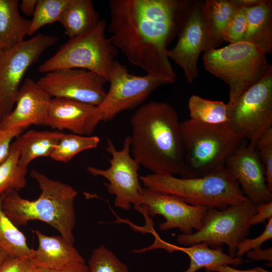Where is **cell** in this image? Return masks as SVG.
<instances>
[{
  "instance_id": "9",
  "label": "cell",
  "mask_w": 272,
  "mask_h": 272,
  "mask_svg": "<svg viewBox=\"0 0 272 272\" xmlns=\"http://www.w3.org/2000/svg\"><path fill=\"white\" fill-rule=\"evenodd\" d=\"M255 206L249 200L220 210L208 208L201 227L190 234H179L178 243L183 245L206 243L210 247L227 245L228 254L235 256L239 243L249 234L250 219L256 213Z\"/></svg>"
},
{
  "instance_id": "35",
  "label": "cell",
  "mask_w": 272,
  "mask_h": 272,
  "mask_svg": "<svg viewBox=\"0 0 272 272\" xmlns=\"http://www.w3.org/2000/svg\"><path fill=\"white\" fill-rule=\"evenodd\" d=\"M37 268L30 258L8 255L0 263V272H31Z\"/></svg>"
},
{
  "instance_id": "36",
  "label": "cell",
  "mask_w": 272,
  "mask_h": 272,
  "mask_svg": "<svg viewBox=\"0 0 272 272\" xmlns=\"http://www.w3.org/2000/svg\"><path fill=\"white\" fill-rule=\"evenodd\" d=\"M24 129H4L0 127V163L8 156L13 140L21 134Z\"/></svg>"
},
{
  "instance_id": "30",
  "label": "cell",
  "mask_w": 272,
  "mask_h": 272,
  "mask_svg": "<svg viewBox=\"0 0 272 272\" xmlns=\"http://www.w3.org/2000/svg\"><path fill=\"white\" fill-rule=\"evenodd\" d=\"M70 0H38L31 20L28 35H32L46 25L59 22Z\"/></svg>"
},
{
  "instance_id": "29",
  "label": "cell",
  "mask_w": 272,
  "mask_h": 272,
  "mask_svg": "<svg viewBox=\"0 0 272 272\" xmlns=\"http://www.w3.org/2000/svg\"><path fill=\"white\" fill-rule=\"evenodd\" d=\"M99 142L100 139L96 135L63 133L50 157L58 162L67 163L79 153L96 148Z\"/></svg>"
},
{
  "instance_id": "7",
  "label": "cell",
  "mask_w": 272,
  "mask_h": 272,
  "mask_svg": "<svg viewBox=\"0 0 272 272\" xmlns=\"http://www.w3.org/2000/svg\"><path fill=\"white\" fill-rule=\"evenodd\" d=\"M106 22L101 19L92 30L70 38L55 54L39 67L46 73L60 69L87 70L105 78L116 60L117 49L106 35Z\"/></svg>"
},
{
  "instance_id": "14",
  "label": "cell",
  "mask_w": 272,
  "mask_h": 272,
  "mask_svg": "<svg viewBox=\"0 0 272 272\" xmlns=\"http://www.w3.org/2000/svg\"><path fill=\"white\" fill-rule=\"evenodd\" d=\"M135 209L148 216L164 217L165 221L159 226L161 231L177 228L181 234L188 235L193 229L197 231L201 227L208 208L192 206L174 196L144 187L141 190L140 205Z\"/></svg>"
},
{
  "instance_id": "20",
  "label": "cell",
  "mask_w": 272,
  "mask_h": 272,
  "mask_svg": "<svg viewBox=\"0 0 272 272\" xmlns=\"http://www.w3.org/2000/svg\"><path fill=\"white\" fill-rule=\"evenodd\" d=\"M155 241L149 248L139 250L142 252L152 249H163L168 252L180 251L186 253L190 259L188 268L184 272H196L202 268L220 264L232 265L234 266L241 264L243 259L241 257L232 256L223 252L222 247L213 248L206 243H199L185 247H180L170 244L154 234Z\"/></svg>"
},
{
  "instance_id": "43",
  "label": "cell",
  "mask_w": 272,
  "mask_h": 272,
  "mask_svg": "<svg viewBox=\"0 0 272 272\" xmlns=\"http://www.w3.org/2000/svg\"><path fill=\"white\" fill-rule=\"evenodd\" d=\"M3 51V49H2V48H1V47L0 46V56L2 54Z\"/></svg>"
},
{
  "instance_id": "41",
  "label": "cell",
  "mask_w": 272,
  "mask_h": 272,
  "mask_svg": "<svg viewBox=\"0 0 272 272\" xmlns=\"http://www.w3.org/2000/svg\"><path fill=\"white\" fill-rule=\"evenodd\" d=\"M38 0H23L19 3V8L27 16H33L36 9Z\"/></svg>"
},
{
  "instance_id": "15",
  "label": "cell",
  "mask_w": 272,
  "mask_h": 272,
  "mask_svg": "<svg viewBox=\"0 0 272 272\" xmlns=\"http://www.w3.org/2000/svg\"><path fill=\"white\" fill-rule=\"evenodd\" d=\"M202 1L191 3L178 31L175 45L167 51V56L183 70L188 83L199 75L197 62L200 53L207 49Z\"/></svg>"
},
{
  "instance_id": "17",
  "label": "cell",
  "mask_w": 272,
  "mask_h": 272,
  "mask_svg": "<svg viewBox=\"0 0 272 272\" xmlns=\"http://www.w3.org/2000/svg\"><path fill=\"white\" fill-rule=\"evenodd\" d=\"M51 97L32 79L22 84L12 111L0 121L4 129H25L32 125H45Z\"/></svg>"
},
{
  "instance_id": "6",
  "label": "cell",
  "mask_w": 272,
  "mask_h": 272,
  "mask_svg": "<svg viewBox=\"0 0 272 272\" xmlns=\"http://www.w3.org/2000/svg\"><path fill=\"white\" fill-rule=\"evenodd\" d=\"M185 172L183 177L202 176L225 163L243 140L227 123L209 124L190 119L180 122Z\"/></svg>"
},
{
  "instance_id": "5",
  "label": "cell",
  "mask_w": 272,
  "mask_h": 272,
  "mask_svg": "<svg viewBox=\"0 0 272 272\" xmlns=\"http://www.w3.org/2000/svg\"><path fill=\"white\" fill-rule=\"evenodd\" d=\"M206 69L229 87V106L272 70L266 54L242 41L204 51Z\"/></svg>"
},
{
  "instance_id": "12",
  "label": "cell",
  "mask_w": 272,
  "mask_h": 272,
  "mask_svg": "<svg viewBox=\"0 0 272 272\" xmlns=\"http://www.w3.org/2000/svg\"><path fill=\"white\" fill-rule=\"evenodd\" d=\"M130 136H126L120 150H117L110 139L107 140L106 150L111 157L108 159L110 166L107 169L93 166L87 167L93 176H101L108 182H105L107 191L115 196L114 206L124 211L140 205L143 187L140 184L138 173L140 165L130 154Z\"/></svg>"
},
{
  "instance_id": "11",
  "label": "cell",
  "mask_w": 272,
  "mask_h": 272,
  "mask_svg": "<svg viewBox=\"0 0 272 272\" xmlns=\"http://www.w3.org/2000/svg\"><path fill=\"white\" fill-rule=\"evenodd\" d=\"M58 40L57 37L40 34L3 51L0 56V121L14 107L29 67Z\"/></svg>"
},
{
  "instance_id": "27",
  "label": "cell",
  "mask_w": 272,
  "mask_h": 272,
  "mask_svg": "<svg viewBox=\"0 0 272 272\" xmlns=\"http://www.w3.org/2000/svg\"><path fill=\"white\" fill-rule=\"evenodd\" d=\"M4 196H0V247L8 255L31 258L33 249L29 247L25 236L3 211Z\"/></svg>"
},
{
  "instance_id": "2",
  "label": "cell",
  "mask_w": 272,
  "mask_h": 272,
  "mask_svg": "<svg viewBox=\"0 0 272 272\" xmlns=\"http://www.w3.org/2000/svg\"><path fill=\"white\" fill-rule=\"evenodd\" d=\"M130 154L152 173L183 177L185 172L183 143L178 114L170 104L152 101L132 115Z\"/></svg>"
},
{
  "instance_id": "16",
  "label": "cell",
  "mask_w": 272,
  "mask_h": 272,
  "mask_svg": "<svg viewBox=\"0 0 272 272\" xmlns=\"http://www.w3.org/2000/svg\"><path fill=\"white\" fill-rule=\"evenodd\" d=\"M224 166L238 183L243 193L254 205L272 201L265 170L256 149L243 140L227 159Z\"/></svg>"
},
{
  "instance_id": "25",
  "label": "cell",
  "mask_w": 272,
  "mask_h": 272,
  "mask_svg": "<svg viewBox=\"0 0 272 272\" xmlns=\"http://www.w3.org/2000/svg\"><path fill=\"white\" fill-rule=\"evenodd\" d=\"M63 132L58 130H29L16 140L20 150L21 165L28 167L33 160L50 156Z\"/></svg>"
},
{
  "instance_id": "32",
  "label": "cell",
  "mask_w": 272,
  "mask_h": 272,
  "mask_svg": "<svg viewBox=\"0 0 272 272\" xmlns=\"http://www.w3.org/2000/svg\"><path fill=\"white\" fill-rule=\"evenodd\" d=\"M255 149L264 168L267 187L272 191V126L260 135Z\"/></svg>"
},
{
  "instance_id": "44",
  "label": "cell",
  "mask_w": 272,
  "mask_h": 272,
  "mask_svg": "<svg viewBox=\"0 0 272 272\" xmlns=\"http://www.w3.org/2000/svg\"><path fill=\"white\" fill-rule=\"evenodd\" d=\"M31 272H38V271L37 270L36 268L34 270L31 271Z\"/></svg>"
},
{
  "instance_id": "21",
  "label": "cell",
  "mask_w": 272,
  "mask_h": 272,
  "mask_svg": "<svg viewBox=\"0 0 272 272\" xmlns=\"http://www.w3.org/2000/svg\"><path fill=\"white\" fill-rule=\"evenodd\" d=\"M247 28L243 41L254 45L265 54L272 51V3L263 0L260 3L244 7Z\"/></svg>"
},
{
  "instance_id": "1",
  "label": "cell",
  "mask_w": 272,
  "mask_h": 272,
  "mask_svg": "<svg viewBox=\"0 0 272 272\" xmlns=\"http://www.w3.org/2000/svg\"><path fill=\"white\" fill-rule=\"evenodd\" d=\"M191 3L109 0V38L132 64L173 83L176 74L167 56V47L177 35Z\"/></svg>"
},
{
  "instance_id": "26",
  "label": "cell",
  "mask_w": 272,
  "mask_h": 272,
  "mask_svg": "<svg viewBox=\"0 0 272 272\" xmlns=\"http://www.w3.org/2000/svg\"><path fill=\"white\" fill-rule=\"evenodd\" d=\"M20 150L15 140L8 156L0 163V196L12 191H19L25 187L28 167L20 164Z\"/></svg>"
},
{
  "instance_id": "24",
  "label": "cell",
  "mask_w": 272,
  "mask_h": 272,
  "mask_svg": "<svg viewBox=\"0 0 272 272\" xmlns=\"http://www.w3.org/2000/svg\"><path fill=\"white\" fill-rule=\"evenodd\" d=\"M100 20L91 0H70L59 22L65 34L72 38L92 30Z\"/></svg>"
},
{
  "instance_id": "34",
  "label": "cell",
  "mask_w": 272,
  "mask_h": 272,
  "mask_svg": "<svg viewBox=\"0 0 272 272\" xmlns=\"http://www.w3.org/2000/svg\"><path fill=\"white\" fill-rule=\"evenodd\" d=\"M272 238V218L268 220L263 231L254 238H245L238 245L235 256L242 257L250 250L260 248L263 243Z\"/></svg>"
},
{
  "instance_id": "10",
  "label": "cell",
  "mask_w": 272,
  "mask_h": 272,
  "mask_svg": "<svg viewBox=\"0 0 272 272\" xmlns=\"http://www.w3.org/2000/svg\"><path fill=\"white\" fill-rule=\"evenodd\" d=\"M228 118L230 129L255 149L260 135L272 126V70L228 105Z\"/></svg>"
},
{
  "instance_id": "13",
  "label": "cell",
  "mask_w": 272,
  "mask_h": 272,
  "mask_svg": "<svg viewBox=\"0 0 272 272\" xmlns=\"http://www.w3.org/2000/svg\"><path fill=\"white\" fill-rule=\"evenodd\" d=\"M51 98L75 100L95 106L104 99L107 80L94 72L65 68L45 74L37 82Z\"/></svg>"
},
{
  "instance_id": "42",
  "label": "cell",
  "mask_w": 272,
  "mask_h": 272,
  "mask_svg": "<svg viewBox=\"0 0 272 272\" xmlns=\"http://www.w3.org/2000/svg\"><path fill=\"white\" fill-rule=\"evenodd\" d=\"M8 256L7 253L0 247V263Z\"/></svg>"
},
{
  "instance_id": "38",
  "label": "cell",
  "mask_w": 272,
  "mask_h": 272,
  "mask_svg": "<svg viewBox=\"0 0 272 272\" xmlns=\"http://www.w3.org/2000/svg\"><path fill=\"white\" fill-rule=\"evenodd\" d=\"M38 272H89V268L85 262H74L63 267L57 269L36 268Z\"/></svg>"
},
{
  "instance_id": "4",
  "label": "cell",
  "mask_w": 272,
  "mask_h": 272,
  "mask_svg": "<svg viewBox=\"0 0 272 272\" xmlns=\"http://www.w3.org/2000/svg\"><path fill=\"white\" fill-rule=\"evenodd\" d=\"M140 180L145 187L194 206L223 210L249 200L225 166L196 177L151 173L140 176Z\"/></svg>"
},
{
  "instance_id": "28",
  "label": "cell",
  "mask_w": 272,
  "mask_h": 272,
  "mask_svg": "<svg viewBox=\"0 0 272 272\" xmlns=\"http://www.w3.org/2000/svg\"><path fill=\"white\" fill-rule=\"evenodd\" d=\"M188 107L190 119L195 121L209 124L228 122L227 103L222 101L210 100L192 95L189 99Z\"/></svg>"
},
{
  "instance_id": "22",
  "label": "cell",
  "mask_w": 272,
  "mask_h": 272,
  "mask_svg": "<svg viewBox=\"0 0 272 272\" xmlns=\"http://www.w3.org/2000/svg\"><path fill=\"white\" fill-rule=\"evenodd\" d=\"M240 7L236 0H206L202 2L207 49L216 48L222 43L223 33Z\"/></svg>"
},
{
  "instance_id": "31",
  "label": "cell",
  "mask_w": 272,
  "mask_h": 272,
  "mask_svg": "<svg viewBox=\"0 0 272 272\" xmlns=\"http://www.w3.org/2000/svg\"><path fill=\"white\" fill-rule=\"evenodd\" d=\"M88 266L89 272H129L126 265L104 245L93 251Z\"/></svg>"
},
{
  "instance_id": "39",
  "label": "cell",
  "mask_w": 272,
  "mask_h": 272,
  "mask_svg": "<svg viewBox=\"0 0 272 272\" xmlns=\"http://www.w3.org/2000/svg\"><path fill=\"white\" fill-rule=\"evenodd\" d=\"M205 269L208 272H270L260 266H257L248 269L241 270L236 269L229 266V265L226 264L210 266L205 268Z\"/></svg>"
},
{
  "instance_id": "3",
  "label": "cell",
  "mask_w": 272,
  "mask_h": 272,
  "mask_svg": "<svg viewBox=\"0 0 272 272\" xmlns=\"http://www.w3.org/2000/svg\"><path fill=\"white\" fill-rule=\"evenodd\" d=\"M30 176L41 190L39 196L35 200H29L22 197L18 191L8 192L2 201L4 213L17 227L25 226L33 220L45 222L74 244V203L77 191L70 185L51 179L35 169L31 171Z\"/></svg>"
},
{
  "instance_id": "37",
  "label": "cell",
  "mask_w": 272,
  "mask_h": 272,
  "mask_svg": "<svg viewBox=\"0 0 272 272\" xmlns=\"http://www.w3.org/2000/svg\"><path fill=\"white\" fill-rule=\"evenodd\" d=\"M256 213L250 219V224L254 226L272 218V201L255 206Z\"/></svg>"
},
{
  "instance_id": "18",
  "label": "cell",
  "mask_w": 272,
  "mask_h": 272,
  "mask_svg": "<svg viewBox=\"0 0 272 272\" xmlns=\"http://www.w3.org/2000/svg\"><path fill=\"white\" fill-rule=\"evenodd\" d=\"M96 106L83 102L61 98H52L45 125L61 131L86 135L89 121Z\"/></svg>"
},
{
  "instance_id": "23",
  "label": "cell",
  "mask_w": 272,
  "mask_h": 272,
  "mask_svg": "<svg viewBox=\"0 0 272 272\" xmlns=\"http://www.w3.org/2000/svg\"><path fill=\"white\" fill-rule=\"evenodd\" d=\"M19 3L18 0H0V46L3 51L23 41L28 35L31 20L21 15Z\"/></svg>"
},
{
  "instance_id": "40",
  "label": "cell",
  "mask_w": 272,
  "mask_h": 272,
  "mask_svg": "<svg viewBox=\"0 0 272 272\" xmlns=\"http://www.w3.org/2000/svg\"><path fill=\"white\" fill-rule=\"evenodd\" d=\"M245 254L247 258L253 260H263L271 263L272 249L268 248L264 249L258 248L247 252Z\"/></svg>"
},
{
  "instance_id": "19",
  "label": "cell",
  "mask_w": 272,
  "mask_h": 272,
  "mask_svg": "<svg viewBox=\"0 0 272 272\" xmlns=\"http://www.w3.org/2000/svg\"><path fill=\"white\" fill-rule=\"evenodd\" d=\"M38 245L31 259L36 267L57 269L74 262H85L74 244L61 236H49L35 231Z\"/></svg>"
},
{
  "instance_id": "33",
  "label": "cell",
  "mask_w": 272,
  "mask_h": 272,
  "mask_svg": "<svg viewBox=\"0 0 272 272\" xmlns=\"http://www.w3.org/2000/svg\"><path fill=\"white\" fill-rule=\"evenodd\" d=\"M247 28L246 12L240 7L226 27L223 33V40L230 44L243 40Z\"/></svg>"
},
{
  "instance_id": "8",
  "label": "cell",
  "mask_w": 272,
  "mask_h": 272,
  "mask_svg": "<svg viewBox=\"0 0 272 272\" xmlns=\"http://www.w3.org/2000/svg\"><path fill=\"white\" fill-rule=\"evenodd\" d=\"M109 90L88 124L86 135H90L101 122L112 120L125 110L140 106L157 88L169 84L165 80L147 74L129 73L125 65L115 60L109 71Z\"/></svg>"
}]
</instances>
